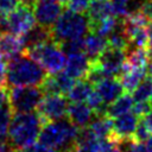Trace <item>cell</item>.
I'll return each mask as SVG.
<instances>
[{
    "mask_svg": "<svg viewBox=\"0 0 152 152\" xmlns=\"http://www.w3.org/2000/svg\"><path fill=\"white\" fill-rule=\"evenodd\" d=\"M99 152H120L119 142L113 139H104L100 141V151Z\"/></svg>",
    "mask_w": 152,
    "mask_h": 152,
    "instance_id": "83f0119b",
    "label": "cell"
},
{
    "mask_svg": "<svg viewBox=\"0 0 152 152\" xmlns=\"http://www.w3.org/2000/svg\"><path fill=\"white\" fill-rule=\"evenodd\" d=\"M90 1L91 0H69V2L66 4V6H68V8L74 10L76 12L86 13V11H87Z\"/></svg>",
    "mask_w": 152,
    "mask_h": 152,
    "instance_id": "f546056e",
    "label": "cell"
},
{
    "mask_svg": "<svg viewBox=\"0 0 152 152\" xmlns=\"http://www.w3.org/2000/svg\"><path fill=\"white\" fill-rule=\"evenodd\" d=\"M95 87L96 90L102 96L103 101L108 104L115 101L119 96H121L125 93L121 81L118 77H107L100 83H97Z\"/></svg>",
    "mask_w": 152,
    "mask_h": 152,
    "instance_id": "e0dca14e",
    "label": "cell"
},
{
    "mask_svg": "<svg viewBox=\"0 0 152 152\" xmlns=\"http://www.w3.org/2000/svg\"><path fill=\"white\" fill-rule=\"evenodd\" d=\"M36 23L37 21L31 5L23 1L6 17L0 18V26H4L5 31L19 37L30 31L36 25Z\"/></svg>",
    "mask_w": 152,
    "mask_h": 152,
    "instance_id": "52a82bcc",
    "label": "cell"
},
{
    "mask_svg": "<svg viewBox=\"0 0 152 152\" xmlns=\"http://www.w3.org/2000/svg\"><path fill=\"white\" fill-rule=\"evenodd\" d=\"M90 66V61L86 56L84 52L68 55V59L65 62L64 71L72 78L80 80L84 78Z\"/></svg>",
    "mask_w": 152,
    "mask_h": 152,
    "instance_id": "2e32d148",
    "label": "cell"
},
{
    "mask_svg": "<svg viewBox=\"0 0 152 152\" xmlns=\"http://www.w3.org/2000/svg\"><path fill=\"white\" fill-rule=\"evenodd\" d=\"M144 152H152V150L146 145V142H145V148H144Z\"/></svg>",
    "mask_w": 152,
    "mask_h": 152,
    "instance_id": "f35d334b",
    "label": "cell"
},
{
    "mask_svg": "<svg viewBox=\"0 0 152 152\" xmlns=\"http://www.w3.org/2000/svg\"><path fill=\"white\" fill-rule=\"evenodd\" d=\"M148 74L152 76V62L150 63V65H148Z\"/></svg>",
    "mask_w": 152,
    "mask_h": 152,
    "instance_id": "ab89813d",
    "label": "cell"
},
{
    "mask_svg": "<svg viewBox=\"0 0 152 152\" xmlns=\"http://www.w3.org/2000/svg\"><path fill=\"white\" fill-rule=\"evenodd\" d=\"M46 75L45 69L25 52L10 59L6 65L7 84L13 87L38 86Z\"/></svg>",
    "mask_w": 152,
    "mask_h": 152,
    "instance_id": "7a4b0ae2",
    "label": "cell"
},
{
    "mask_svg": "<svg viewBox=\"0 0 152 152\" xmlns=\"http://www.w3.org/2000/svg\"><path fill=\"white\" fill-rule=\"evenodd\" d=\"M7 97H8V94H7L6 87H0V108L2 106H5V102L7 101Z\"/></svg>",
    "mask_w": 152,
    "mask_h": 152,
    "instance_id": "d590c367",
    "label": "cell"
},
{
    "mask_svg": "<svg viewBox=\"0 0 152 152\" xmlns=\"http://www.w3.org/2000/svg\"><path fill=\"white\" fill-rule=\"evenodd\" d=\"M108 40L106 37L100 36L95 32H90L84 38V53L88 57V59L91 62H95L99 56L103 52V50L107 48Z\"/></svg>",
    "mask_w": 152,
    "mask_h": 152,
    "instance_id": "ac0fdd59",
    "label": "cell"
},
{
    "mask_svg": "<svg viewBox=\"0 0 152 152\" xmlns=\"http://www.w3.org/2000/svg\"><path fill=\"white\" fill-rule=\"evenodd\" d=\"M24 52L38 62L48 74H56L64 70L66 62L65 53L53 39L26 48Z\"/></svg>",
    "mask_w": 152,
    "mask_h": 152,
    "instance_id": "5b68a950",
    "label": "cell"
},
{
    "mask_svg": "<svg viewBox=\"0 0 152 152\" xmlns=\"http://www.w3.org/2000/svg\"><path fill=\"white\" fill-rule=\"evenodd\" d=\"M151 103H148V101H144V102H135L132 107L133 113H135L139 118H144L145 115H147L151 112Z\"/></svg>",
    "mask_w": 152,
    "mask_h": 152,
    "instance_id": "f1b7e54d",
    "label": "cell"
},
{
    "mask_svg": "<svg viewBox=\"0 0 152 152\" xmlns=\"http://www.w3.org/2000/svg\"><path fill=\"white\" fill-rule=\"evenodd\" d=\"M0 152H17V150L10 142L0 140Z\"/></svg>",
    "mask_w": 152,
    "mask_h": 152,
    "instance_id": "e575fe53",
    "label": "cell"
},
{
    "mask_svg": "<svg viewBox=\"0 0 152 152\" xmlns=\"http://www.w3.org/2000/svg\"><path fill=\"white\" fill-rule=\"evenodd\" d=\"M90 129L100 141L108 139L113 132V120L108 115H95V118L91 120Z\"/></svg>",
    "mask_w": 152,
    "mask_h": 152,
    "instance_id": "ffe728a7",
    "label": "cell"
},
{
    "mask_svg": "<svg viewBox=\"0 0 152 152\" xmlns=\"http://www.w3.org/2000/svg\"><path fill=\"white\" fill-rule=\"evenodd\" d=\"M63 5L61 0H34L32 10L37 24L51 28L62 14Z\"/></svg>",
    "mask_w": 152,
    "mask_h": 152,
    "instance_id": "9c48e42d",
    "label": "cell"
},
{
    "mask_svg": "<svg viewBox=\"0 0 152 152\" xmlns=\"http://www.w3.org/2000/svg\"><path fill=\"white\" fill-rule=\"evenodd\" d=\"M93 89H94V86L88 80L80 78L74 83L72 88L68 93V99L71 102H82L87 100V97L93 91Z\"/></svg>",
    "mask_w": 152,
    "mask_h": 152,
    "instance_id": "7402d4cb",
    "label": "cell"
},
{
    "mask_svg": "<svg viewBox=\"0 0 152 152\" xmlns=\"http://www.w3.org/2000/svg\"><path fill=\"white\" fill-rule=\"evenodd\" d=\"M148 68H140V66H133L127 64L126 62L122 65L121 72L119 75V80L121 81V84L124 87L125 93H132L137 86L142 81V78L147 75Z\"/></svg>",
    "mask_w": 152,
    "mask_h": 152,
    "instance_id": "4fadbf2b",
    "label": "cell"
},
{
    "mask_svg": "<svg viewBox=\"0 0 152 152\" xmlns=\"http://www.w3.org/2000/svg\"><path fill=\"white\" fill-rule=\"evenodd\" d=\"M96 61L109 77H118L126 61V51L107 45Z\"/></svg>",
    "mask_w": 152,
    "mask_h": 152,
    "instance_id": "30bf717a",
    "label": "cell"
},
{
    "mask_svg": "<svg viewBox=\"0 0 152 152\" xmlns=\"http://www.w3.org/2000/svg\"><path fill=\"white\" fill-rule=\"evenodd\" d=\"M52 34H51V28L44 27L39 24L34 25L30 31H27L24 36H21V40L24 43V49L51 40Z\"/></svg>",
    "mask_w": 152,
    "mask_h": 152,
    "instance_id": "d6986e66",
    "label": "cell"
},
{
    "mask_svg": "<svg viewBox=\"0 0 152 152\" xmlns=\"http://www.w3.org/2000/svg\"><path fill=\"white\" fill-rule=\"evenodd\" d=\"M113 1V5H114V10H115V14L118 17H125L128 11V4L132 1V0H112Z\"/></svg>",
    "mask_w": 152,
    "mask_h": 152,
    "instance_id": "4dcf8cb0",
    "label": "cell"
},
{
    "mask_svg": "<svg viewBox=\"0 0 152 152\" xmlns=\"http://www.w3.org/2000/svg\"><path fill=\"white\" fill-rule=\"evenodd\" d=\"M131 94L134 102L148 101L152 96V76L147 74Z\"/></svg>",
    "mask_w": 152,
    "mask_h": 152,
    "instance_id": "603a6c76",
    "label": "cell"
},
{
    "mask_svg": "<svg viewBox=\"0 0 152 152\" xmlns=\"http://www.w3.org/2000/svg\"><path fill=\"white\" fill-rule=\"evenodd\" d=\"M20 2H21V0H0V18L6 17Z\"/></svg>",
    "mask_w": 152,
    "mask_h": 152,
    "instance_id": "4316f807",
    "label": "cell"
},
{
    "mask_svg": "<svg viewBox=\"0 0 152 152\" xmlns=\"http://www.w3.org/2000/svg\"><path fill=\"white\" fill-rule=\"evenodd\" d=\"M43 124L38 113H13L8 129L10 144L17 151L28 148L38 139Z\"/></svg>",
    "mask_w": 152,
    "mask_h": 152,
    "instance_id": "6da1fadb",
    "label": "cell"
},
{
    "mask_svg": "<svg viewBox=\"0 0 152 152\" xmlns=\"http://www.w3.org/2000/svg\"><path fill=\"white\" fill-rule=\"evenodd\" d=\"M144 120H145V122H146V125H147V127H148L150 132L152 133V110H151L147 115H145V116H144Z\"/></svg>",
    "mask_w": 152,
    "mask_h": 152,
    "instance_id": "74e56055",
    "label": "cell"
},
{
    "mask_svg": "<svg viewBox=\"0 0 152 152\" xmlns=\"http://www.w3.org/2000/svg\"><path fill=\"white\" fill-rule=\"evenodd\" d=\"M43 90L37 86L13 87L8 93V106L13 113H26L37 109L43 99Z\"/></svg>",
    "mask_w": 152,
    "mask_h": 152,
    "instance_id": "8992f818",
    "label": "cell"
},
{
    "mask_svg": "<svg viewBox=\"0 0 152 152\" xmlns=\"http://www.w3.org/2000/svg\"><path fill=\"white\" fill-rule=\"evenodd\" d=\"M62 50L64 51L65 55H72V53H78V52H84V39L81 38H75L70 40H65L59 44Z\"/></svg>",
    "mask_w": 152,
    "mask_h": 152,
    "instance_id": "d4e9b609",
    "label": "cell"
},
{
    "mask_svg": "<svg viewBox=\"0 0 152 152\" xmlns=\"http://www.w3.org/2000/svg\"><path fill=\"white\" fill-rule=\"evenodd\" d=\"M151 132L144 120V118H139V122H138V126L135 128V132H134V135H133V139L138 142H146L150 138H151Z\"/></svg>",
    "mask_w": 152,
    "mask_h": 152,
    "instance_id": "484cf974",
    "label": "cell"
},
{
    "mask_svg": "<svg viewBox=\"0 0 152 152\" xmlns=\"http://www.w3.org/2000/svg\"><path fill=\"white\" fill-rule=\"evenodd\" d=\"M86 14L89 20V26L109 17H115V10L112 0H91Z\"/></svg>",
    "mask_w": 152,
    "mask_h": 152,
    "instance_id": "9a60e30c",
    "label": "cell"
},
{
    "mask_svg": "<svg viewBox=\"0 0 152 152\" xmlns=\"http://www.w3.org/2000/svg\"><path fill=\"white\" fill-rule=\"evenodd\" d=\"M13 118V112L11 107L7 104L0 108V140H4L8 134L10 125Z\"/></svg>",
    "mask_w": 152,
    "mask_h": 152,
    "instance_id": "cb8c5ba5",
    "label": "cell"
},
{
    "mask_svg": "<svg viewBox=\"0 0 152 152\" xmlns=\"http://www.w3.org/2000/svg\"><path fill=\"white\" fill-rule=\"evenodd\" d=\"M68 100L62 94H45L37 107V113L42 121L49 122L66 116Z\"/></svg>",
    "mask_w": 152,
    "mask_h": 152,
    "instance_id": "ba28073f",
    "label": "cell"
},
{
    "mask_svg": "<svg viewBox=\"0 0 152 152\" xmlns=\"http://www.w3.org/2000/svg\"><path fill=\"white\" fill-rule=\"evenodd\" d=\"M24 52V43L21 37L15 36L8 31L0 32V57L8 62Z\"/></svg>",
    "mask_w": 152,
    "mask_h": 152,
    "instance_id": "7c38bea8",
    "label": "cell"
},
{
    "mask_svg": "<svg viewBox=\"0 0 152 152\" xmlns=\"http://www.w3.org/2000/svg\"><path fill=\"white\" fill-rule=\"evenodd\" d=\"M151 106H152V96H151Z\"/></svg>",
    "mask_w": 152,
    "mask_h": 152,
    "instance_id": "7bdbcfd3",
    "label": "cell"
},
{
    "mask_svg": "<svg viewBox=\"0 0 152 152\" xmlns=\"http://www.w3.org/2000/svg\"><path fill=\"white\" fill-rule=\"evenodd\" d=\"M95 114L93 109L83 102H71L68 106L66 118L78 128L87 127L91 122Z\"/></svg>",
    "mask_w": 152,
    "mask_h": 152,
    "instance_id": "5bb4252c",
    "label": "cell"
},
{
    "mask_svg": "<svg viewBox=\"0 0 152 152\" xmlns=\"http://www.w3.org/2000/svg\"><path fill=\"white\" fill-rule=\"evenodd\" d=\"M17 152H27L26 150H23V151H17Z\"/></svg>",
    "mask_w": 152,
    "mask_h": 152,
    "instance_id": "b9f144b4",
    "label": "cell"
},
{
    "mask_svg": "<svg viewBox=\"0 0 152 152\" xmlns=\"http://www.w3.org/2000/svg\"><path fill=\"white\" fill-rule=\"evenodd\" d=\"M78 129L80 128L65 116L59 120L43 124L38 140L40 144L52 148L70 150L75 144Z\"/></svg>",
    "mask_w": 152,
    "mask_h": 152,
    "instance_id": "3957f363",
    "label": "cell"
},
{
    "mask_svg": "<svg viewBox=\"0 0 152 152\" xmlns=\"http://www.w3.org/2000/svg\"><path fill=\"white\" fill-rule=\"evenodd\" d=\"M6 61L0 57V87L7 86V77H6Z\"/></svg>",
    "mask_w": 152,
    "mask_h": 152,
    "instance_id": "836d02e7",
    "label": "cell"
},
{
    "mask_svg": "<svg viewBox=\"0 0 152 152\" xmlns=\"http://www.w3.org/2000/svg\"><path fill=\"white\" fill-rule=\"evenodd\" d=\"M139 11L150 23H152V0H144L139 6Z\"/></svg>",
    "mask_w": 152,
    "mask_h": 152,
    "instance_id": "1f68e13d",
    "label": "cell"
},
{
    "mask_svg": "<svg viewBox=\"0 0 152 152\" xmlns=\"http://www.w3.org/2000/svg\"><path fill=\"white\" fill-rule=\"evenodd\" d=\"M133 102H134V100H133L132 95L129 93H124L115 101H113L112 103L108 104L106 115H108L113 119V118H116L124 113H127L129 109H132V107L134 104Z\"/></svg>",
    "mask_w": 152,
    "mask_h": 152,
    "instance_id": "44dd1931",
    "label": "cell"
},
{
    "mask_svg": "<svg viewBox=\"0 0 152 152\" xmlns=\"http://www.w3.org/2000/svg\"><path fill=\"white\" fill-rule=\"evenodd\" d=\"M27 152H56L55 148L52 147H49V146H45L43 144H33L32 146H30L28 148H26Z\"/></svg>",
    "mask_w": 152,
    "mask_h": 152,
    "instance_id": "d6a6232c",
    "label": "cell"
},
{
    "mask_svg": "<svg viewBox=\"0 0 152 152\" xmlns=\"http://www.w3.org/2000/svg\"><path fill=\"white\" fill-rule=\"evenodd\" d=\"M89 31V20L86 13L65 10L51 27L52 39L61 44L65 40L81 38Z\"/></svg>",
    "mask_w": 152,
    "mask_h": 152,
    "instance_id": "277c9868",
    "label": "cell"
},
{
    "mask_svg": "<svg viewBox=\"0 0 152 152\" xmlns=\"http://www.w3.org/2000/svg\"><path fill=\"white\" fill-rule=\"evenodd\" d=\"M147 50L152 61V23H150L148 25V44H147Z\"/></svg>",
    "mask_w": 152,
    "mask_h": 152,
    "instance_id": "8d00e7d4",
    "label": "cell"
},
{
    "mask_svg": "<svg viewBox=\"0 0 152 152\" xmlns=\"http://www.w3.org/2000/svg\"><path fill=\"white\" fill-rule=\"evenodd\" d=\"M138 122L139 116L133 112H127L116 116L113 121V132L109 139H113L118 142L124 139H133Z\"/></svg>",
    "mask_w": 152,
    "mask_h": 152,
    "instance_id": "8fae6325",
    "label": "cell"
},
{
    "mask_svg": "<svg viewBox=\"0 0 152 152\" xmlns=\"http://www.w3.org/2000/svg\"><path fill=\"white\" fill-rule=\"evenodd\" d=\"M61 1H62V2H63V4H64V5H66V4H68V2H69V0H61Z\"/></svg>",
    "mask_w": 152,
    "mask_h": 152,
    "instance_id": "60d3db41",
    "label": "cell"
}]
</instances>
